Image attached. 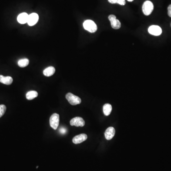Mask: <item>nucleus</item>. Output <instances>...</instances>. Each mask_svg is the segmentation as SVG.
I'll list each match as a JSON object with an SVG mask.
<instances>
[{
	"mask_svg": "<svg viewBox=\"0 0 171 171\" xmlns=\"http://www.w3.org/2000/svg\"><path fill=\"white\" fill-rule=\"evenodd\" d=\"M6 107L4 105H0V118H1L6 111Z\"/></svg>",
	"mask_w": 171,
	"mask_h": 171,
	"instance_id": "nucleus-17",
	"label": "nucleus"
},
{
	"mask_svg": "<svg viewBox=\"0 0 171 171\" xmlns=\"http://www.w3.org/2000/svg\"><path fill=\"white\" fill-rule=\"evenodd\" d=\"M115 135V129L113 127H109L106 129L105 132V136L107 140H110L113 138Z\"/></svg>",
	"mask_w": 171,
	"mask_h": 171,
	"instance_id": "nucleus-10",
	"label": "nucleus"
},
{
	"mask_svg": "<svg viewBox=\"0 0 171 171\" xmlns=\"http://www.w3.org/2000/svg\"><path fill=\"white\" fill-rule=\"evenodd\" d=\"M83 27L84 29L91 33L96 32L97 29V26L93 20H87L84 22Z\"/></svg>",
	"mask_w": 171,
	"mask_h": 171,
	"instance_id": "nucleus-1",
	"label": "nucleus"
},
{
	"mask_svg": "<svg viewBox=\"0 0 171 171\" xmlns=\"http://www.w3.org/2000/svg\"><path fill=\"white\" fill-rule=\"evenodd\" d=\"M60 122V116L57 113H54L51 116L49 119V124L51 127L54 129L56 130L59 125Z\"/></svg>",
	"mask_w": 171,
	"mask_h": 171,
	"instance_id": "nucleus-3",
	"label": "nucleus"
},
{
	"mask_svg": "<svg viewBox=\"0 0 171 171\" xmlns=\"http://www.w3.org/2000/svg\"><path fill=\"white\" fill-rule=\"evenodd\" d=\"M117 3L121 5H126V1L125 0H118Z\"/></svg>",
	"mask_w": 171,
	"mask_h": 171,
	"instance_id": "nucleus-19",
	"label": "nucleus"
},
{
	"mask_svg": "<svg viewBox=\"0 0 171 171\" xmlns=\"http://www.w3.org/2000/svg\"><path fill=\"white\" fill-rule=\"evenodd\" d=\"M168 15L171 17V5H170L168 7Z\"/></svg>",
	"mask_w": 171,
	"mask_h": 171,
	"instance_id": "nucleus-20",
	"label": "nucleus"
},
{
	"mask_svg": "<svg viewBox=\"0 0 171 171\" xmlns=\"http://www.w3.org/2000/svg\"><path fill=\"white\" fill-rule=\"evenodd\" d=\"M87 138V135L85 134H81L76 135L73 138V143L75 144H80L86 140Z\"/></svg>",
	"mask_w": 171,
	"mask_h": 171,
	"instance_id": "nucleus-9",
	"label": "nucleus"
},
{
	"mask_svg": "<svg viewBox=\"0 0 171 171\" xmlns=\"http://www.w3.org/2000/svg\"><path fill=\"white\" fill-rule=\"evenodd\" d=\"M60 132L61 134H65L67 132V129L64 128H60Z\"/></svg>",
	"mask_w": 171,
	"mask_h": 171,
	"instance_id": "nucleus-18",
	"label": "nucleus"
},
{
	"mask_svg": "<svg viewBox=\"0 0 171 171\" xmlns=\"http://www.w3.org/2000/svg\"><path fill=\"white\" fill-rule=\"evenodd\" d=\"M109 3H112V4H114V3H117L118 2V0H108Z\"/></svg>",
	"mask_w": 171,
	"mask_h": 171,
	"instance_id": "nucleus-21",
	"label": "nucleus"
},
{
	"mask_svg": "<svg viewBox=\"0 0 171 171\" xmlns=\"http://www.w3.org/2000/svg\"><path fill=\"white\" fill-rule=\"evenodd\" d=\"M66 98L71 105L80 104L81 102V99L78 96H75L71 93H68L66 95Z\"/></svg>",
	"mask_w": 171,
	"mask_h": 171,
	"instance_id": "nucleus-4",
	"label": "nucleus"
},
{
	"mask_svg": "<svg viewBox=\"0 0 171 171\" xmlns=\"http://www.w3.org/2000/svg\"><path fill=\"white\" fill-rule=\"evenodd\" d=\"M112 107L111 105L109 104H106L103 106V112L104 113L105 116H109L111 112Z\"/></svg>",
	"mask_w": 171,
	"mask_h": 171,
	"instance_id": "nucleus-15",
	"label": "nucleus"
},
{
	"mask_svg": "<svg viewBox=\"0 0 171 171\" xmlns=\"http://www.w3.org/2000/svg\"><path fill=\"white\" fill-rule=\"evenodd\" d=\"M85 123L84 119L80 117H76L73 118L70 121V124L71 126H77V127L78 126L82 127L85 125Z\"/></svg>",
	"mask_w": 171,
	"mask_h": 171,
	"instance_id": "nucleus-7",
	"label": "nucleus"
},
{
	"mask_svg": "<svg viewBox=\"0 0 171 171\" xmlns=\"http://www.w3.org/2000/svg\"><path fill=\"white\" fill-rule=\"evenodd\" d=\"M28 17H29V15L26 12L20 13L18 16V22L20 24H25L26 22L27 23Z\"/></svg>",
	"mask_w": 171,
	"mask_h": 171,
	"instance_id": "nucleus-11",
	"label": "nucleus"
},
{
	"mask_svg": "<svg viewBox=\"0 0 171 171\" xmlns=\"http://www.w3.org/2000/svg\"><path fill=\"white\" fill-rule=\"evenodd\" d=\"M29 63V61L27 59H23L19 60L18 62V65L21 68H24L28 65Z\"/></svg>",
	"mask_w": 171,
	"mask_h": 171,
	"instance_id": "nucleus-16",
	"label": "nucleus"
},
{
	"mask_svg": "<svg viewBox=\"0 0 171 171\" xmlns=\"http://www.w3.org/2000/svg\"><path fill=\"white\" fill-rule=\"evenodd\" d=\"M148 32L150 34L155 36H159L162 33L161 27L157 25H152L148 28Z\"/></svg>",
	"mask_w": 171,
	"mask_h": 171,
	"instance_id": "nucleus-6",
	"label": "nucleus"
},
{
	"mask_svg": "<svg viewBox=\"0 0 171 171\" xmlns=\"http://www.w3.org/2000/svg\"><path fill=\"white\" fill-rule=\"evenodd\" d=\"M55 72V68L53 67H49L44 70L43 73L46 77H50L53 75Z\"/></svg>",
	"mask_w": 171,
	"mask_h": 171,
	"instance_id": "nucleus-13",
	"label": "nucleus"
},
{
	"mask_svg": "<svg viewBox=\"0 0 171 171\" xmlns=\"http://www.w3.org/2000/svg\"><path fill=\"white\" fill-rule=\"evenodd\" d=\"M39 20V15L36 13H32L29 15L27 23L30 26H34L36 24Z\"/></svg>",
	"mask_w": 171,
	"mask_h": 171,
	"instance_id": "nucleus-8",
	"label": "nucleus"
},
{
	"mask_svg": "<svg viewBox=\"0 0 171 171\" xmlns=\"http://www.w3.org/2000/svg\"><path fill=\"white\" fill-rule=\"evenodd\" d=\"M38 96V92L36 91L32 90L28 92L26 95V97L28 100H32L33 99H35V97H37Z\"/></svg>",
	"mask_w": 171,
	"mask_h": 171,
	"instance_id": "nucleus-14",
	"label": "nucleus"
},
{
	"mask_svg": "<svg viewBox=\"0 0 171 171\" xmlns=\"http://www.w3.org/2000/svg\"><path fill=\"white\" fill-rule=\"evenodd\" d=\"M109 20H110L112 27L114 29H119L121 27L120 22L118 20L116 19V16L114 15H110L109 16Z\"/></svg>",
	"mask_w": 171,
	"mask_h": 171,
	"instance_id": "nucleus-5",
	"label": "nucleus"
},
{
	"mask_svg": "<svg viewBox=\"0 0 171 171\" xmlns=\"http://www.w3.org/2000/svg\"><path fill=\"white\" fill-rule=\"evenodd\" d=\"M128 2H132V1H133L134 0H128Z\"/></svg>",
	"mask_w": 171,
	"mask_h": 171,
	"instance_id": "nucleus-22",
	"label": "nucleus"
},
{
	"mask_svg": "<svg viewBox=\"0 0 171 171\" xmlns=\"http://www.w3.org/2000/svg\"><path fill=\"white\" fill-rule=\"evenodd\" d=\"M154 10L153 3L149 1H147L144 3L142 6V10L144 14L148 16L151 14Z\"/></svg>",
	"mask_w": 171,
	"mask_h": 171,
	"instance_id": "nucleus-2",
	"label": "nucleus"
},
{
	"mask_svg": "<svg viewBox=\"0 0 171 171\" xmlns=\"http://www.w3.org/2000/svg\"><path fill=\"white\" fill-rule=\"evenodd\" d=\"M13 81V79L12 77L10 76L5 77L3 75H0V82L3 84L10 85L12 84Z\"/></svg>",
	"mask_w": 171,
	"mask_h": 171,
	"instance_id": "nucleus-12",
	"label": "nucleus"
}]
</instances>
